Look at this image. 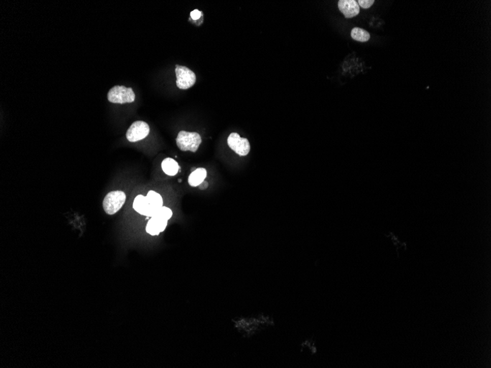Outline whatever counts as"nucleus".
<instances>
[{
	"label": "nucleus",
	"instance_id": "11",
	"mask_svg": "<svg viewBox=\"0 0 491 368\" xmlns=\"http://www.w3.org/2000/svg\"><path fill=\"white\" fill-rule=\"evenodd\" d=\"M162 169L165 174L169 176H175L179 170L177 162L172 158H166L162 162Z\"/></svg>",
	"mask_w": 491,
	"mask_h": 368
},
{
	"label": "nucleus",
	"instance_id": "8",
	"mask_svg": "<svg viewBox=\"0 0 491 368\" xmlns=\"http://www.w3.org/2000/svg\"><path fill=\"white\" fill-rule=\"evenodd\" d=\"M146 216L152 217L163 206L162 196L155 191H150L146 196Z\"/></svg>",
	"mask_w": 491,
	"mask_h": 368
},
{
	"label": "nucleus",
	"instance_id": "6",
	"mask_svg": "<svg viewBox=\"0 0 491 368\" xmlns=\"http://www.w3.org/2000/svg\"><path fill=\"white\" fill-rule=\"evenodd\" d=\"M149 126L146 122L137 120L127 131V138L130 142H137L144 139L149 133Z\"/></svg>",
	"mask_w": 491,
	"mask_h": 368
},
{
	"label": "nucleus",
	"instance_id": "4",
	"mask_svg": "<svg viewBox=\"0 0 491 368\" xmlns=\"http://www.w3.org/2000/svg\"><path fill=\"white\" fill-rule=\"evenodd\" d=\"M125 201H126V195L123 191H112L104 199V210L108 214H116L122 207Z\"/></svg>",
	"mask_w": 491,
	"mask_h": 368
},
{
	"label": "nucleus",
	"instance_id": "12",
	"mask_svg": "<svg viewBox=\"0 0 491 368\" xmlns=\"http://www.w3.org/2000/svg\"><path fill=\"white\" fill-rule=\"evenodd\" d=\"M351 36L354 40L359 42H366L370 39V34L362 28L355 27L352 29Z\"/></svg>",
	"mask_w": 491,
	"mask_h": 368
},
{
	"label": "nucleus",
	"instance_id": "3",
	"mask_svg": "<svg viewBox=\"0 0 491 368\" xmlns=\"http://www.w3.org/2000/svg\"><path fill=\"white\" fill-rule=\"evenodd\" d=\"M108 100L111 103H132L136 100V95L131 87L116 85L108 91Z\"/></svg>",
	"mask_w": 491,
	"mask_h": 368
},
{
	"label": "nucleus",
	"instance_id": "1",
	"mask_svg": "<svg viewBox=\"0 0 491 368\" xmlns=\"http://www.w3.org/2000/svg\"><path fill=\"white\" fill-rule=\"evenodd\" d=\"M172 211L169 207H162L147 223L146 230L151 235H158L164 232L167 226L168 221L172 217Z\"/></svg>",
	"mask_w": 491,
	"mask_h": 368
},
{
	"label": "nucleus",
	"instance_id": "2",
	"mask_svg": "<svg viewBox=\"0 0 491 368\" xmlns=\"http://www.w3.org/2000/svg\"><path fill=\"white\" fill-rule=\"evenodd\" d=\"M176 141L178 148L181 151L196 152L202 143V138L199 133L180 131L177 135Z\"/></svg>",
	"mask_w": 491,
	"mask_h": 368
},
{
	"label": "nucleus",
	"instance_id": "16",
	"mask_svg": "<svg viewBox=\"0 0 491 368\" xmlns=\"http://www.w3.org/2000/svg\"><path fill=\"white\" fill-rule=\"evenodd\" d=\"M199 186L200 189L203 190L205 189V188H207V186H208V183H207V181H204L203 182H202V184L199 185Z\"/></svg>",
	"mask_w": 491,
	"mask_h": 368
},
{
	"label": "nucleus",
	"instance_id": "15",
	"mask_svg": "<svg viewBox=\"0 0 491 368\" xmlns=\"http://www.w3.org/2000/svg\"><path fill=\"white\" fill-rule=\"evenodd\" d=\"M202 16V12L198 11V10H194V11L191 13V17L194 20H197Z\"/></svg>",
	"mask_w": 491,
	"mask_h": 368
},
{
	"label": "nucleus",
	"instance_id": "7",
	"mask_svg": "<svg viewBox=\"0 0 491 368\" xmlns=\"http://www.w3.org/2000/svg\"><path fill=\"white\" fill-rule=\"evenodd\" d=\"M227 143L230 148L240 156H246L250 153V142L247 138H240L238 133H232L229 135Z\"/></svg>",
	"mask_w": 491,
	"mask_h": 368
},
{
	"label": "nucleus",
	"instance_id": "5",
	"mask_svg": "<svg viewBox=\"0 0 491 368\" xmlns=\"http://www.w3.org/2000/svg\"><path fill=\"white\" fill-rule=\"evenodd\" d=\"M175 73L177 77L176 84L182 90H187L194 86L197 81L195 73L188 67L176 65Z\"/></svg>",
	"mask_w": 491,
	"mask_h": 368
},
{
	"label": "nucleus",
	"instance_id": "9",
	"mask_svg": "<svg viewBox=\"0 0 491 368\" xmlns=\"http://www.w3.org/2000/svg\"><path fill=\"white\" fill-rule=\"evenodd\" d=\"M339 8L347 19L355 17L360 14V6L355 0H340Z\"/></svg>",
	"mask_w": 491,
	"mask_h": 368
},
{
	"label": "nucleus",
	"instance_id": "13",
	"mask_svg": "<svg viewBox=\"0 0 491 368\" xmlns=\"http://www.w3.org/2000/svg\"><path fill=\"white\" fill-rule=\"evenodd\" d=\"M133 208L138 213L146 216V196L138 195L133 202Z\"/></svg>",
	"mask_w": 491,
	"mask_h": 368
},
{
	"label": "nucleus",
	"instance_id": "14",
	"mask_svg": "<svg viewBox=\"0 0 491 368\" xmlns=\"http://www.w3.org/2000/svg\"><path fill=\"white\" fill-rule=\"evenodd\" d=\"M375 1L374 0H359L357 1V4L359 6H360L363 9H368V8L372 7L373 6Z\"/></svg>",
	"mask_w": 491,
	"mask_h": 368
},
{
	"label": "nucleus",
	"instance_id": "10",
	"mask_svg": "<svg viewBox=\"0 0 491 368\" xmlns=\"http://www.w3.org/2000/svg\"><path fill=\"white\" fill-rule=\"evenodd\" d=\"M207 176V171L205 168H199L193 171L189 177V183L192 187H197L202 184Z\"/></svg>",
	"mask_w": 491,
	"mask_h": 368
}]
</instances>
